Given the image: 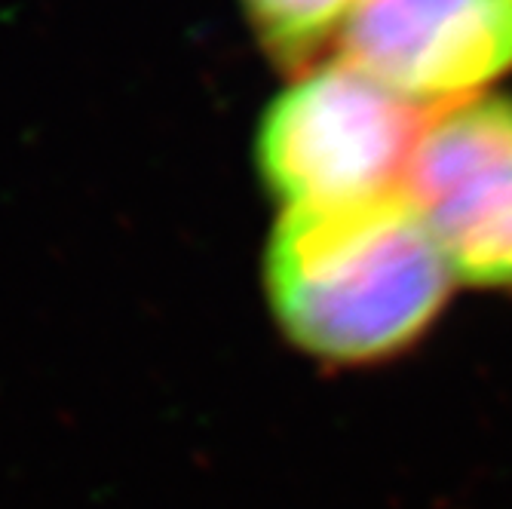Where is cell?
<instances>
[{
    "mask_svg": "<svg viewBox=\"0 0 512 509\" xmlns=\"http://www.w3.org/2000/svg\"><path fill=\"white\" fill-rule=\"evenodd\" d=\"M267 298L286 335L329 362L408 347L442 310L451 270L405 191L344 206L283 209Z\"/></svg>",
    "mask_w": 512,
    "mask_h": 509,
    "instance_id": "1",
    "label": "cell"
},
{
    "mask_svg": "<svg viewBox=\"0 0 512 509\" xmlns=\"http://www.w3.org/2000/svg\"><path fill=\"white\" fill-rule=\"evenodd\" d=\"M430 117L341 59L319 62L267 108L258 132L261 175L286 209L405 191Z\"/></svg>",
    "mask_w": 512,
    "mask_h": 509,
    "instance_id": "2",
    "label": "cell"
},
{
    "mask_svg": "<svg viewBox=\"0 0 512 509\" xmlns=\"http://www.w3.org/2000/svg\"><path fill=\"white\" fill-rule=\"evenodd\" d=\"M405 194L454 280L512 289V99L479 96L433 114Z\"/></svg>",
    "mask_w": 512,
    "mask_h": 509,
    "instance_id": "3",
    "label": "cell"
},
{
    "mask_svg": "<svg viewBox=\"0 0 512 509\" xmlns=\"http://www.w3.org/2000/svg\"><path fill=\"white\" fill-rule=\"evenodd\" d=\"M335 50L414 108L479 99L512 68V0H359Z\"/></svg>",
    "mask_w": 512,
    "mask_h": 509,
    "instance_id": "4",
    "label": "cell"
},
{
    "mask_svg": "<svg viewBox=\"0 0 512 509\" xmlns=\"http://www.w3.org/2000/svg\"><path fill=\"white\" fill-rule=\"evenodd\" d=\"M356 4L359 0H243L264 53L295 74L319 65Z\"/></svg>",
    "mask_w": 512,
    "mask_h": 509,
    "instance_id": "5",
    "label": "cell"
}]
</instances>
